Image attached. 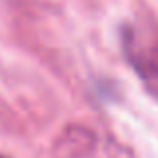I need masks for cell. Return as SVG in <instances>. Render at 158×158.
Instances as JSON below:
<instances>
[{
    "label": "cell",
    "instance_id": "6da1fadb",
    "mask_svg": "<svg viewBox=\"0 0 158 158\" xmlns=\"http://www.w3.org/2000/svg\"><path fill=\"white\" fill-rule=\"evenodd\" d=\"M124 48L140 80L158 100V36L140 28H128L124 34Z\"/></svg>",
    "mask_w": 158,
    "mask_h": 158
},
{
    "label": "cell",
    "instance_id": "7a4b0ae2",
    "mask_svg": "<svg viewBox=\"0 0 158 158\" xmlns=\"http://www.w3.org/2000/svg\"><path fill=\"white\" fill-rule=\"evenodd\" d=\"M0 158H4V156H0Z\"/></svg>",
    "mask_w": 158,
    "mask_h": 158
}]
</instances>
